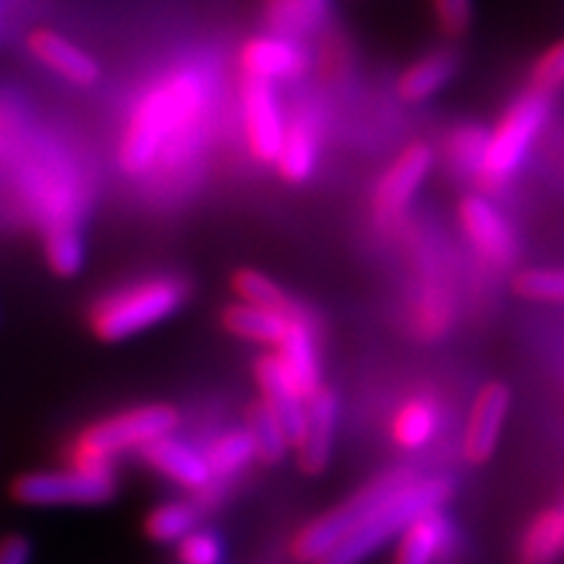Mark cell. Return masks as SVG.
<instances>
[{
    "mask_svg": "<svg viewBox=\"0 0 564 564\" xmlns=\"http://www.w3.org/2000/svg\"><path fill=\"white\" fill-rule=\"evenodd\" d=\"M6 150H9V141H6V133L0 131V158H3Z\"/></svg>",
    "mask_w": 564,
    "mask_h": 564,
    "instance_id": "8d00e7d4",
    "label": "cell"
},
{
    "mask_svg": "<svg viewBox=\"0 0 564 564\" xmlns=\"http://www.w3.org/2000/svg\"><path fill=\"white\" fill-rule=\"evenodd\" d=\"M329 0H264V21L274 34L301 37L312 34L327 21Z\"/></svg>",
    "mask_w": 564,
    "mask_h": 564,
    "instance_id": "cb8c5ba5",
    "label": "cell"
},
{
    "mask_svg": "<svg viewBox=\"0 0 564 564\" xmlns=\"http://www.w3.org/2000/svg\"><path fill=\"white\" fill-rule=\"evenodd\" d=\"M337 423V398L333 390L319 384L306 398V423L301 440L295 442L303 474L319 476L333 457V440Z\"/></svg>",
    "mask_w": 564,
    "mask_h": 564,
    "instance_id": "5bb4252c",
    "label": "cell"
},
{
    "mask_svg": "<svg viewBox=\"0 0 564 564\" xmlns=\"http://www.w3.org/2000/svg\"><path fill=\"white\" fill-rule=\"evenodd\" d=\"M253 373H257L259 392L262 400L270 405V411L278 415L282 426H285L291 444L301 440L303 423H306V398L295 390L291 379H288L285 369H282L274 352H264L253 364Z\"/></svg>",
    "mask_w": 564,
    "mask_h": 564,
    "instance_id": "2e32d148",
    "label": "cell"
},
{
    "mask_svg": "<svg viewBox=\"0 0 564 564\" xmlns=\"http://www.w3.org/2000/svg\"><path fill=\"white\" fill-rule=\"evenodd\" d=\"M440 405L432 398L415 394V398L405 400L398 408V413H394L390 423L392 442L400 449H405V453H415V449L426 447L434 440L436 432H440Z\"/></svg>",
    "mask_w": 564,
    "mask_h": 564,
    "instance_id": "44dd1931",
    "label": "cell"
},
{
    "mask_svg": "<svg viewBox=\"0 0 564 564\" xmlns=\"http://www.w3.org/2000/svg\"><path fill=\"white\" fill-rule=\"evenodd\" d=\"M293 312H278V308L251 306V303L238 301L223 308V327L228 329L230 335L243 337V340L272 345L274 348V345L280 343V337L285 335Z\"/></svg>",
    "mask_w": 564,
    "mask_h": 564,
    "instance_id": "ffe728a7",
    "label": "cell"
},
{
    "mask_svg": "<svg viewBox=\"0 0 564 564\" xmlns=\"http://www.w3.org/2000/svg\"><path fill=\"white\" fill-rule=\"evenodd\" d=\"M207 108V82L199 70L175 68L144 91L131 110L118 147L126 173L141 175L165 154L167 144L192 129Z\"/></svg>",
    "mask_w": 564,
    "mask_h": 564,
    "instance_id": "6da1fadb",
    "label": "cell"
},
{
    "mask_svg": "<svg viewBox=\"0 0 564 564\" xmlns=\"http://www.w3.org/2000/svg\"><path fill=\"white\" fill-rule=\"evenodd\" d=\"M449 544H453V528L442 510L421 512L400 531L392 564H436Z\"/></svg>",
    "mask_w": 564,
    "mask_h": 564,
    "instance_id": "ac0fdd59",
    "label": "cell"
},
{
    "mask_svg": "<svg viewBox=\"0 0 564 564\" xmlns=\"http://www.w3.org/2000/svg\"><path fill=\"white\" fill-rule=\"evenodd\" d=\"M562 512H564V507H562Z\"/></svg>",
    "mask_w": 564,
    "mask_h": 564,
    "instance_id": "74e56055",
    "label": "cell"
},
{
    "mask_svg": "<svg viewBox=\"0 0 564 564\" xmlns=\"http://www.w3.org/2000/svg\"><path fill=\"white\" fill-rule=\"evenodd\" d=\"M246 429H249L253 447H257V457L262 463H280L288 455V449L293 447L285 426H282L280 419L270 411V405L264 400H257L249 408V423H246Z\"/></svg>",
    "mask_w": 564,
    "mask_h": 564,
    "instance_id": "4316f807",
    "label": "cell"
},
{
    "mask_svg": "<svg viewBox=\"0 0 564 564\" xmlns=\"http://www.w3.org/2000/svg\"><path fill=\"white\" fill-rule=\"evenodd\" d=\"M507 411H510V390H507V384L489 382L476 394L463 434L465 460L476 465L489 460L499 444Z\"/></svg>",
    "mask_w": 564,
    "mask_h": 564,
    "instance_id": "4fadbf2b",
    "label": "cell"
},
{
    "mask_svg": "<svg viewBox=\"0 0 564 564\" xmlns=\"http://www.w3.org/2000/svg\"><path fill=\"white\" fill-rule=\"evenodd\" d=\"M204 457H207L212 476L217 481H228V478L241 474L246 465L257 457V447H253L249 429H230V432H223L209 442Z\"/></svg>",
    "mask_w": 564,
    "mask_h": 564,
    "instance_id": "d4e9b609",
    "label": "cell"
},
{
    "mask_svg": "<svg viewBox=\"0 0 564 564\" xmlns=\"http://www.w3.org/2000/svg\"><path fill=\"white\" fill-rule=\"evenodd\" d=\"M45 259L61 278H74L84 264V238L79 228H58L45 232Z\"/></svg>",
    "mask_w": 564,
    "mask_h": 564,
    "instance_id": "f546056e",
    "label": "cell"
},
{
    "mask_svg": "<svg viewBox=\"0 0 564 564\" xmlns=\"http://www.w3.org/2000/svg\"><path fill=\"white\" fill-rule=\"evenodd\" d=\"M457 70L453 51H432L415 58L398 79V97L403 102H423L444 89Z\"/></svg>",
    "mask_w": 564,
    "mask_h": 564,
    "instance_id": "d6986e66",
    "label": "cell"
},
{
    "mask_svg": "<svg viewBox=\"0 0 564 564\" xmlns=\"http://www.w3.org/2000/svg\"><path fill=\"white\" fill-rule=\"evenodd\" d=\"M549 97L552 95L528 89L499 118L497 129L486 137L484 160L476 175L484 186H499L520 171L549 118Z\"/></svg>",
    "mask_w": 564,
    "mask_h": 564,
    "instance_id": "8992f818",
    "label": "cell"
},
{
    "mask_svg": "<svg viewBox=\"0 0 564 564\" xmlns=\"http://www.w3.org/2000/svg\"><path fill=\"white\" fill-rule=\"evenodd\" d=\"M564 87V37L549 45L531 68V89L554 95Z\"/></svg>",
    "mask_w": 564,
    "mask_h": 564,
    "instance_id": "836d02e7",
    "label": "cell"
},
{
    "mask_svg": "<svg viewBox=\"0 0 564 564\" xmlns=\"http://www.w3.org/2000/svg\"><path fill=\"white\" fill-rule=\"evenodd\" d=\"M116 468L95 470L70 465L68 468L34 470L13 481V497L32 507H84L102 505L116 494Z\"/></svg>",
    "mask_w": 564,
    "mask_h": 564,
    "instance_id": "52a82bcc",
    "label": "cell"
},
{
    "mask_svg": "<svg viewBox=\"0 0 564 564\" xmlns=\"http://www.w3.org/2000/svg\"><path fill=\"white\" fill-rule=\"evenodd\" d=\"M238 63H241L243 76L270 84L295 79L308 66L306 53H303L299 42L274 32L246 40L241 53H238Z\"/></svg>",
    "mask_w": 564,
    "mask_h": 564,
    "instance_id": "7c38bea8",
    "label": "cell"
},
{
    "mask_svg": "<svg viewBox=\"0 0 564 564\" xmlns=\"http://www.w3.org/2000/svg\"><path fill=\"white\" fill-rule=\"evenodd\" d=\"M436 30L447 40H460L474 26V0H432Z\"/></svg>",
    "mask_w": 564,
    "mask_h": 564,
    "instance_id": "e575fe53",
    "label": "cell"
},
{
    "mask_svg": "<svg viewBox=\"0 0 564 564\" xmlns=\"http://www.w3.org/2000/svg\"><path fill=\"white\" fill-rule=\"evenodd\" d=\"M512 288L528 301L564 303V270H525L514 278Z\"/></svg>",
    "mask_w": 564,
    "mask_h": 564,
    "instance_id": "1f68e13d",
    "label": "cell"
},
{
    "mask_svg": "<svg viewBox=\"0 0 564 564\" xmlns=\"http://www.w3.org/2000/svg\"><path fill=\"white\" fill-rule=\"evenodd\" d=\"M455 303L440 288L423 291L411 306V329L421 340H436L453 327Z\"/></svg>",
    "mask_w": 564,
    "mask_h": 564,
    "instance_id": "83f0119b",
    "label": "cell"
},
{
    "mask_svg": "<svg viewBox=\"0 0 564 564\" xmlns=\"http://www.w3.org/2000/svg\"><path fill=\"white\" fill-rule=\"evenodd\" d=\"M453 497V481L449 478H419L400 486L398 491L390 494L382 505L373 510L361 525L350 535L329 549L319 562L314 564H361L364 560L382 549L387 541L400 535V531L419 518L421 512L440 510V507Z\"/></svg>",
    "mask_w": 564,
    "mask_h": 564,
    "instance_id": "7a4b0ae2",
    "label": "cell"
},
{
    "mask_svg": "<svg viewBox=\"0 0 564 564\" xmlns=\"http://www.w3.org/2000/svg\"><path fill=\"white\" fill-rule=\"evenodd\" d=\"M178 564H223L225 549L220 535L212 531H188L181 541H175Z\"/></svg>",
    "mask_w": 564,
    "mask_h": 564,
    "instance_id": "d6a6232c",
    "label": "cell"
},
{
    "mask_svg": "<svg viewBox=\"0 0 564 564\" xmlns=\"http://www.w3.org/2000/svg\"><path fill=\"white\" fill-rule=\"evenodd\" d=\"M316 160H319V144H316L314 126L306 121L285 123L282 144L272 165L278 167L280 178L288 183H303L312 178Z\"/></svg>",
    "mask_w": 564,
    "mask_h": 564,
    "instance_id": "7402d4cb",
    "label": "cell"
},
{
    "mask_svg": "<svg viewBox=\"0 0 564 564\" xmlns=\"http://www.w3.org/2000/svg\"><path fill=\"white\" fill-rule=\"evenodd\" d=\"M486 137H489V133L476 129V126H463V129H457L453 137H449L447 158L457 171L478 175V167H481V160H484Z\"/></svg>",
    "mask_w": 564,
    "mask_h": 564,
    "instance_id": "4dcf8cb0",
    "label": "cell"
},
{
    "mask_svg": "<svg viewBox=\"0 0 564 564\" xmlns=\"http://www.w3.org/2000/svg\"><path fill=\"white\" fill-rule=\"evenodd\" d=\"M32 544L24 535H6L0 541V564H30Z\"/></svg>",
    "mask_w": 564,
    "mask_h": 564,
    "instance_id": "d590c367",
    "label": "cell"
},
{
    "mask_svg": "<svg viewBox=\"0 0 564 564\" xmlns=\"http://www.w3.org/2000/svg\"><path fill=\"white\" fill-rule=\"evenodd\" d=\"M230 288L238 295V301L251 303V306L278 308V312H293L295 308V303L288 299V293L278 282L257 270H238L230 278Z\"/></svg>",
    "mask_w": 564,
    "mask_h": 564,
    "instance_id": "f1b7e54d",
    "label": "cell"
},
{
    "mask_svg": "<svg viewBox=\"0 0 564 564\" xmlns=\"http://www.w3.org/2000/svg\"><path fill=\"white\" fill-rule=\"evenodd\" d=\"M181 278H150L118 288L89 308V329L105 343H121L173 316L186 301Z\"/></svg>",
    "mask_w": 564,
    "mask_h": 564,
    "instance_id": "277c9868",
    "label": "cell"
},
{
    "mask_svg": "<svg viewBox=\"0 0 564 564\" xmlns=\"http://www.w3.org/2000/svg\"><path fill=\"white\" fill-rule=\"evenodd\" d=\"M181 423V413L173 405H137L129 411L112 413L89 426H84L79 436L70 442L68 463L82 468L110 470L116 457L131 449H144L147 444L160 436L173 434Z\"/></svg>",
    "mask_w": 564,
    "mask_h": 564,
    "instance_id": "3957f363",
    "label": "cell"
},
{
    "mask_svg": "<svg viewBox=\"0 0 564 564\" xmlns=\"http://www.w3.org/2000/svg\"><path fill=\"white\" fill-rule=\"evenodd\" d=\"M457 220H460L463 232L486 262H512L514 253H518V238H514L510 223L494 209L489 199H484V196H465L460 207H457Z\"/></svg>",
    "mask_w": 564,
    "mask_h": 564,
    "instance_id": "8fae6325",
    "label": "cell"
},
{
    "mask_svg": "<svg viewBox=\"0 0 564 564\" xmlns=\"http://www.w3.org/2000/svg\"><path fill=\"white\" fill-rule=\"evenodd\" d=\"M564 554V512L549 507L528 523L518 549V564H554Z\"/></svg>",
    "mask_w": 564,
    "mask_h": 564,
    "instance_id": "603a6c76",
    "label": "cell"
},
{
    "mask_svg": "<svg viewBox=\"0 0 564 564\" xmlns=\"http://www.w3.org/2000/svg\"><path fill=\"white\" fill-rule=\"evenodd\" d=\"M24 42L32 58L61 76L63 82L74 84V87H95L100 82V61L76 42H70L66 34L55 32L51 26H34Z\"/></svg>",
    "mask_w": 564,
    "mask_h": 564,
    "instance_id": "30bf717a",
    "label": "cell"
},
{
    "mask_svg": "<svg viewBox=\"0 0 564 564\" xmlns=\"http://www.w3.org/2000/svg\"><path fill=\"white\" fill-rule=\"evenodd\" d=\"M274 356H278L288 379H291L293 387L303 394V398H308V394L322 384L314 327L308 314H303L301 308H295L285 335H282L280 343L274 345Z\"/></svg>",
    "mask_w": 564,
    "mask_h": 564,
    "instance_id": "9a60e30c",
    "label": "cell"
},
{
    "mask_svg": "<svg viewBox=\"0 0 564 564\" xmlns=\"http://www.w3.org/2000/svg\"><path fill=\"white\" fill-rule=\"evenodd\" d=\"M432 165L434 150L426 141H413L398 154V160L387 167L377 188H373V212H377L379 220L392 223L403 215L421 183L426 181Z\"/></svg>",
    "mask_w": 564,
    "mask_h": 564,
    "instance_id": "ba28073f",
    "label": "cell"
},
{
    "mask_svg": "<svg viewBox=\"0 0 564 564\" xmlns=\"http://www.w3.org/2000/svg\"><path fill=\"white\" fill-rule=\"evenodd\" d=\"M413 478L415 474L411 468H394L387 470L382 476H377L371 484H366L364 489L352 494L348 502L324 512L322 518L314 520V523L301 528L291 544V554L303 564L319 562L329 549L340 544L345 535L356 531V528L361 525L387 497H390V494L398 491L400 486H405L408 481H413Z\"/></svg>",
    "mask_w": 564,
    "mask_h": 564,
    "instance_id": "5b68a950",
    "label": "cell"
},
{
    "mask_svg": "<svg viewBox=\"0 0 564 564\" xmlns=\"http://www.w3.org/2000/svg\"><path fill=\"white\" fill-rule=\"evenodd\" d=\"M141 455H144V460L150 463L158 474L171 478V481L183 486V489L199 491L204 486L215 481L202 449H196L194 444L183 440H175L173 434H165L160 436V440L150 442L141 449Z\"/></svg>",
    "mask_w": 564,
    "mask_h": 564,
    "instance_id": "e0dca14e",
    "label": "cell"
},
{
    "mask_svg": "<svg viewBox=\"0 0 564 564\" xmlns=\"http://www.w3.org/2000/svg\"><path fill=\"white\" fill-rule=\"evenodd\" d=\"M199 505L186 502V499H173V502H162L147 514L144 533L158 544H175L188 531H194L199 523Z\"/></svg>",
    "mask_w": 564,
    "mask_h": 564,
    "instance_id": "484cf974",
    "label": "cell"
},
{
    "mask_svg": "<svg viewBox=\"0 0 564 564\" xmlns=\"http://www.w3.org/2000/svg\"><path fill=\"white\" fill-rule=\"evenodd\" d=\"M241 110L249 152L262 165H272L282 144V133H285V121H282L278 95H274L272 84L243 76Z\"/></svg>",
    "mask_w": 564,
    "mask_h": 564,
    "instance_id": "9c48e42d",
    "label": "cell"
}]
</instances>
